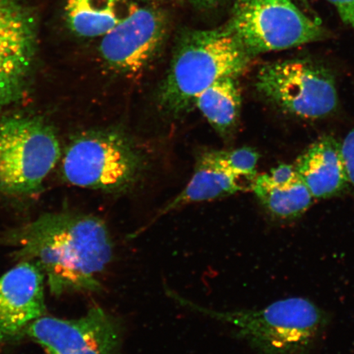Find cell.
<instances>
[{"label":"cell","instance_id":"cell-1","mask_svg":"<svg viewBox=\"0 0 354 354\" xmlns=\"http://www.w3.org/2000/svg\"><path fill=\"white\" fill-rule=\"evenodd\" d=\"M3 242L19 262L37 264L50 293L57 296L100 291V276L113 256L104 221L74 212L44 214L13 230Z\"/></svg>","mask_w":354,"mask_h":354},{"label":"cell","instance_id":"cell-2","mask_svg":"<svg viewBox=\"0 0 354 354\" xmlns=\"http://www.w3.org/2000/svg\"><path fill=\"white\" fill-rule=\"evenodd\" d=\"M252 59L225 26L185 33L158 87V108L167 116H183L194 107L198 95L212 84L242 76Z\"/></svg>","mask_w":354,"mask_h":354},{"label":"cell","instance_id":"cell-3","mask_svg":"<svg viewBox=\"0 0 354 354\" xmlns=\"http://www.w3.org/2000/svg\"><path fill=\"white\" fill-rule=\"evenodd\" d=\"M176 303L228 323L259 354H311L329 323L328 314L306 298L276 301L260 309L215 311L166 290Z\"/></svg>","mask_w":354,"mask_h":354},{"label":"cell","instance_id":"cell-4","mask_svg":"<svg viewBox=\"0 0 354 354\" xmlns=\"http://www.w3.org/2000/svg\"><path fill=\"white\" fill-rule=\"evenodd\" d=\"M145 169L143 153L129 136L118 130L84 133L71 144L63 161L69 183L112 193L134 187Z\"/></svg>","mask_w":354,"mask_h":354},{"label":"cell","instance_id":"cell-5","mask_svg":"<svg viewBox=\"0 0 354 354\" xmlns=\"http://www.w3.org/2000/svg\"><path fill=\"white\" fill-rule=\"evenodd\" d=\"M61 156L59 140L41 119H0V189L10 196L38 192Z\"/></svg>","mask_w":354,"mask_h":354},{"label":"cell","instance_id":"cell-6","mask_svg":"<svg viewBox=\"0 0 354 354\" xmlns=\"http://www.w3.org/2000/svg\"><path fill=\"white\" fill-rule=\"evenodd\" d=\"M227 28L252 57L322 41L326 30L291 0H236Z\"/></svg>","mask_w":354,"mask_h":354},{"label":"cell","instance_id":"cell-7","mask_svg":"<svg viewBox=\"0 0 354 354\" xmlns=\"http://www.w3.org/2000/svg\"><path fill=\"white\" fill-rule=\"evenodd\" d=\"M255 86L274 107L301 118H325L338 106L334 75L308 59L266 64L257 75Z\"/></svg>","mask_w":354,"mask_h":354},{"label":"cell","instance_id":"cell-8","mask_svg":"<svg viewBox=\"0 0 354 354\" xmlns=\"http://www.w3.org/2000/svg\"><path fill=\"white\" fill-rule=\"evenodd\" d=\"M26 335L46 354H118L122 326L103 308L94 307L77 319L44 316Z\"/></svg>","mask_w":354,"mask_h":354},{"label":"cell","instance_id":"cell-9","mask_svg":"<svg viewBox=\"0 0 354 354\" xmlns=\"http://www.w3.org/2000/svg\"><path fill=\"white\" fill-rule=\"evenodd\" d=\"M165 13L137 8L102 39L100 51L115 72L133 76L147 68L156 57L167 35Z\"/></svg>","mask_w":354,"mask_h":354},{"label":"cell","instance_id":"cell-10","mask_svg":"<svg viewBox=\"0 0 354 354\" xmlns=\"http://www.w3.org/2000/svg\"><path fill=\"white\" fill-rule=\"evenodd\" d=\"M44 279L41 269L30 261H20L0 277V343L20 339L46 316Z\"/></svg>","mask_w":354,"mask_h":354},{"label":"cell","instance_id":"cell-11","mask_svg":"<svg viewBox=\"0 0 354 354\" xmlns=\"http://www.w3.org/2000/svg\"><path fill=\"white\" fill-rule=\"evenodd\" d=\"M32 26L20 11L0 6V109L24 94L33 62Z\"/></svg>","mask_w":354,"mask_h":354},{"label":"cell","instance_id":"cell-12","mask_svg":"<svg viewBox=\"0 0 354 354\" xmlns=\"http://www.w3.org/2000/svg\"><path fill=\"white\" fill-rule=\"evenodd\" d=\"M294 166L314 198L338 196L349 184L342 144L331 136L310 145Z\"/></svg>","mask_w":354,"mask_h":354},{"label":"cell","instance_id":"cell-13","mask_svg":"<svg viewBox=\"0 0 354 354\" xmlns=\"http://www.w3.org/2000/svg\"><path fill=\"white\" fill-rule=\"evenodd\" d=\"M252 189L266 210L281 220L299 218L314 198L294 165H281L256 176Z\"/></svg>","mask_w":354,"mask_h":354},{"label":"cell","instance_id":"cell-14","mask_svg":"<svg viewBox=\"0 0 354 354\" xmlns=\"http://www.w3.org/2000/svg\"><path fill=\"white\" fill-rule=\"evenodd\" d=\"M137 8L131 0H68L66 15L74 33L97 37L108 34Z\"/></svg>","mask_w":354,"mask_h":354},{"label":"cell","instance_id":"cell-15","mask_svg":"<svg viewBox=\"0 0 354 354\" xmlns=\"http://www.w3.org/2000/svg\"><path fill=\"white\" fill-rule=\"evenodd\" d=\"M241 178L215 166L201 154L192 180L178 196L163 207L158 216L189 203L214 201L241 192Z\"/></svg>","mask_w":354,"mask_h":354},{"label":"cell","instance_id":"cell-16","mask_svg":"<svg viewBox=\"0 0 354 354\" xmlns=\"http://www.w3.org/2000/svg\"><path fill=\"white\" fill-rule=\"evenodd\" d=\"M241 94L237 79L219 80L199 94L194 106L223 138L236 130L241 109Z\"/></svg>","mask_w":354,"mask_h":354},{"label":"cell","instance_id":"cell-17","mask_svg":"<svg viewBox=\"0 0 354 354\" xmlns=\"http://www.w3.org/2000/svg\"><path fill=\"white\" fill-rule=\"evenodd\" d=\"M221 169L239 177L254 181L259 155L254 149L243 147L228 150H209L202 153Z\"/></svg>","mask_w":354,"mask_h":354},{"label":"cell","instance_id":"cell-18","mask_svg":"<svg viewBox=\"0 0 354 354\" xmlns=\"http://www.w3.org/2000/svg\"><path fill=\"white\" fill-rule=\"evenodd\" d=\"M342 147L349 184L354 188V128L345 137Z\"/></svg>","mask_w":354,"mask_h":354},{"label":"cell","instance_id":"cell-19","mask_svg":"<svg viewBox=\"0 0 354 354\" xmlns=\"http://www.w3.org/2000/svg\"><path fill=\"white\" fill-rule=\"evenodd\" d=\"M335 8L340 19L354 30V0H327Z\"/></svg>","mask_w":354,"mask_h":354},{"label":"cell","instance_id":"cell-20","mask_svg":"<svg viewBox=\"0 0 354 354\" xmlns=\"http://www.w3.org/2000/svg\"><path fill=\"white\" fill-rule=\"evenodd\" d=\"M189 1L197 8L209 10V8L219 6L227 0H189Z\"/></svg>","mask_w":354,"mask_h":354},{"label":"cell","instance_id":"cell-21","mask_svg":"<svg viewBox=\"0 0 354 354\" xmlns=\"http://www.w3.org/2000/svg\"><path fill=\"white\" fill-rule=\"evenodd\" d=\"M297 1L301 4V6H302L305 8V10L308 11L310 13V15L313 17L314 19L319 20L317 15L314 13L311 6H310L308 0H297Z\"/></svg>","mask_w":354,"mask_h":354},{"label":"cell","instance_id":"cell-22","mask_svg":"<svg viewBox=\"0 0 354 354\" xmlns=\"http://www.w3.org/2000/svg\"><path fill=\"white\" fill-rule=\"evenodd\" d=\"M8 0H0V6H3V4H6Z\"/></svg>","mask_w":354,"mask_h":354},{"label":"cell","instance_id":"cell-23","mask_svg":"<svg viewBox=\"0 0 354 354\" xmlns=\"http://www.w3.org/2000/svg\"><path fill=\"white\" fill-rule=\"evenodd\" d=\"M145 1H160V0H145Z\"/></svg>","mask_w":354,"mask_h":354}]
</instances>
